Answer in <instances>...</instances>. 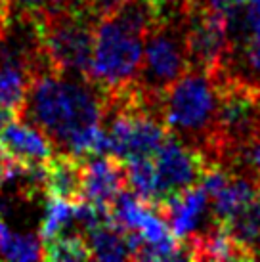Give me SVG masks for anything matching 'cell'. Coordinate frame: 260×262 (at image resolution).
Here are the masks:
<instances>
[{
  "label": "cell",
  "instance_id": "1",
  "mask_svg": "<svg viewBox=\"0 0 260 262\" xmlns=\"http://www.w3.org/2000/svg\"><path fill=\"white\" fill-rule=\"evenodd\" d=\"M103 113L105 92L88 77L46 71L33 77L17 119L35 124L65 153L80 132L103 123Z\"/></svg>",
  "mask_w": 260,
  "mask_h": 262
},
{
  "label": "cell",
  "instance_id": "2",
  "mask_svg": "<svg viewBox=\"0 0 260 262\" xmlns=\"http://www.w3.org/2000/svg\"><path fill=\"white\" fill-rule=\"evenodd\" d=\"M216 110L218 88L201 69H188L163 96V123L168 134L201 155L214 136Z\"/></svg>",
  "mask_w": 260,
  "mask_h": 262
},
{
  "label": "cell",
  "instance_id": "3",
  "mask_svg": "<svg viewBox=\"0 0 260 262\" xmlns=\"http://www.w3.org/2000/svg\"><path fill=\"white\" fill-rule=\"evenodd\" d=\"M40 46L59 73L88 77L96 19L88 12H33Z\"/></svg>",
  "mask_w": 260,
  "mask_h": 262
},
{
  "label": "cell",
  "instance_id": "4",
  "mask_svg": "<svg viewBox=\"0 0 260 262\" xmlns=\"http://www.w3.org/2000/svg\"><path fill=\"white\" fill-rule=\"evenodd\" d=\"M144 37L128 31L115 17L96 23L88 79L103 92H115L134 82L142 66Z\"/></svg>",
  "mask_w": 260,
  "mask_h": 262
},
{
  "label": "cell",
  "instance_id": "5",
  "mask_svg": "<svg viewBox=\"0 0 260 262\" xmlns=\"http://www.w3.org/2000/svg\"><path fill=\"white\" fill-rule=\"evenodd\" d=\"M189 69L186 46V14L161 23L144 38V56L136 82L145 92L163 98Z\"/></svg>",
  "mask_w": 260,
  "mask_h": 262
},
{
  "label": "cell",
  "instance_id": "6",
  "mask_svg": "<svg viewBox=\"0 0 260 262\" xmlns=\"http://www.w3.org/2000/svg\"><path fill=\"white\" fill-rule=\"evenodd\" d=\"M186 46L189 69L214 73L230 50L226 12L199 4L186 14Z\"/></svg>",
  "mask_w": 260,
  "mask_h": 262
},
{
  "label": "cell",
  "instance_id": "7",
  "mask_svg": "<svg viewBox=\"0 0 260 262\" xmlns=\"http://www.w3.org/2000/svg\"><path fill=\"white\" fill-rule=\"evenodd\" d=\"M151 159L157 174V201L197 186L207 168L201 151L182 144L170 134Z\"/></svg>",
  "mask_w": 260,
  "mask_h": 262
},
{
  "label": "cell",
  "instance_id": "8",
  "mask_svg": "<svg viewBox=\"0 0 260 262\" xmlns=\"http://www.w3.org/2000/svg\"><path fill=\"white\" fill-rule=\"evenodd\" d=\"M82 163V199L101 209H109L126 188V165L111 153L88 155Z\"/></svg>",
  "mask_w": 260,
  "mask_h": 262
},
{
  "label": "cell",
  "instance_id": "9",
  "mask_svg": "<svg viewBox=\"0 0 260 262\" xmlns=\"http://www.w3.org/2000/svg\"><path fill=\"white\" fill-rule=\"evenodd\" d=\"M0 149L27 168L46 165L56 153L50 138L23 119H14L0 130Z\"/></svg>",
  "mask_w": 260,
  "mask_h": 262
},
{
  "label": "cell",
  "instance_id": "10",
  "mask_svg": "<svg viewBox=\"0 0 260 262\" xmlns=\"http://www.w3.org/2000/svg\"><path fill=\"white\" fill-rule=\"evenodd\" d=\"M153 207L165 219L170 232L178 239L186 241L199 230V226L207 214V209H209V195L197 184L180 193L161 199Z\"/></svg>",
  "mask_w": 260,
  "mask_h": 262
},
{
  "label": "cell",
  "instance_id": "11",
  "mask_svg": "<svg viewBox=\"0 0 260 262\" xmlns=\"http://www.w3.org/2000/svg\"><path fill=\"white\" fill-rule=\"evenodd\" d=\"M44 189L69 201L82 199V163L69 153L56 151L44 167Z\"/></svg>",
  "mask_w": 260,
  "mask_h": 262
},
{
  "label": "cell",
  "instance_id": "12",
  "mask_svg": "<svg viewBox=\"0 0 260 262\" xmlns=\"http://www.w3.org/2000/svg\"><path fill=\"white\" fill-rule=\"evenodd\" d=\"M260 189L258 180L245 174H233L230 180L218 189L216 193L209 199H212V220L218 224H224L226 220L231 219L235 212L245 207L254 193Z\"/></svg>",
  "mask_w": 260,
  "mask_h": 262
},
{
  "label": "cell",
  "instance_id": "13",
  "mask_svg": "<svg viewBox=\"0 0 260 262\" xmlns=\"http://www.w3.org/2000/svg\"><path fill=\"white\" fill-rule=\"evenodd\" d=\"M86 243L94 260H126L132 258L128 233L113 222H103L86 232Z\"/></svg>",
  "mask_w": 260,
  "mask_h": 262
},
{
  "label": "cell",
  "instance_id": "14",
  "mask_svg": "<svg viewBox=\"0 0 260 262\" xmlns=\"http://www.w3.org/2000/svg\"><path fill=\"white\" fill-rule=\"evenodd\" d=\"M222 226L233 239L253 255V258H260V189L245 207H241Z\"/></svg>",
  "mask_w": 260,
  "mask_h": 262
},
{
  "label": "cell",
  "instance_id": "15",
  "mask_svg": "<svg viewBox=\"0 0 260 262\" xmlns=\"http://www.w3.org/2000/svg\"><path fill=\"white\" fill-rule=\"evenodd\" d=\"M126 165V188L134 191L142 201L155 205L157 201V174L151 157H138L124 161Z\"/></svg>",
  "mask_w": 260,
  "mask_h": 262
},
{
  "label": "cell",
  "instance_id": "16",
  "mask_svg": "<svg viewBox=\"0 0 260 262\" xmlns=\"http://www.w3.org/2000/svg\"><path fill=\"white\" fill-rule=\"evenodd\" d=\"M44 258L56 262H80L90 260V249H88L84 233H59L52 239L44 241Z\"/></svg>",
  "mask_w": 260,
  "mask_h": 262
},
{
  "label": "cell",
  "instance_id": "17",
  "mask_svg": "<svg viewBox=\"0 0 260 262\" xmlns=\"http://www.w3.org/2000/svg\"><path fill=\"white\" fill-rule=\"evenodd\" d=\"M75 205L77 201H69L63 197L52 195L44 209V219L40 222V239L48 241L63 233L75 222Z\"/></svg>",
  "mask_w": 260,
  "mask_h": 262
},
{
  "label": "cell",
  "instance_id": "18",
  "mask_svg": "<svg viewBox=\"0 0 260 262\" xmlns=\"http://www.w3.org/2000/svg\"><path fill=\"white\" fill-rule=\"evenodd\" d=\"M0 258L6 260H42L44 247L40 235L33 233H8L0 247Z\"/></svg>",
  "mask_w": 260,
  "mask_h": 262
},
{
  "label": "cell",
  "instance_id": "19",
  "mask_svg": "<svg viewBox=\"0 0 260 262\" xmlns=\"http://www.w3.org/2000/svg\"><path fill=\"white\" fill-rule=\"evenodd\" d=\"M241 19L247 40L260 37V0H249L241 4Z\"/></svg>",
  "mask_w": 260,
  "mask_h": 262
},
{
  "label": "cell",
  "instance_id": "20",
  "mask_svg": "<svg viewBox=\"0 0 260 262\" xmlns=\"http://www.w3.org/2000/svg\"><path fill=\"white\" fill-rule=\"evenodd\" d=\"M84 2H86L88 14L92 15L96 21H100V19L111 17L126 0H84Z\"/></svg>",
  "mask_w": 260,
  "mask_h": 262
},
{
  "label": "cell",
  "instance_id": "21",
  "mask_svg": "<svg viewBox=\"0 0 260 262\" xmlns=\"http://www.w3.org/2000/svg\"><path fill=\"white\" fill-rule=\"evenodd\" d=\"M10 17H12V0H0V37L10 27Z\"/></svg>",
  "mask_w": 260,
  "mask_h": 262
},
{
  "label": "cell",
  "instance_id": "22",
  "mask_svg": "<svg viewBox=\"0 0 260 262\" xmlns=\"http://www.w3.org/2000/svg\"><path fill=\"white\" fill-rule=\"evenodd\" d=\"M12 4H15L21 12L33 14V12H40L42 10L46 0H12Z\"/></svg>",
  "mask_w": 260,
  "mask_h": 262
},
{
  "label": "cell",
  "instance_id": "23",
  "mask_svg": "<svg viewBox=\"0 0 260 262\" xmlns=\"http://www.w3.org/2000/svg\"><path fill=\"white\" fill-rule=\"evenodd\" d=\"M14 119H17L15 111H12V110H8V107H2V105H0V130H2L8 123H12Z\"/></svg>",
  "mask_w": 260,
  "mask_h": 262
},
{
  "label": "cell",
  "instance_id": "24",
  "mask_svg": "<svg viewBox=\"0 0 260 262\" xmlns=\"http://www.w3.org/2000/svg\"><path fill=\"white\" fill-rule=\"evenodd\" d=\"M205 4L212 10H220V12H226L228 8L231 6V0H205Z\"/></svg>",
  "mask_w": 260,
  "mask_h": 262
},
{
  "label": "cell",
  "instance_id": "25",
  "mask_svg": "<svg viewBox=\"0 0 260 262\" xmlns=\"http://www.w3.org/2000/svg\"><path fill=\"white\" fill-rule=\"evenodd\" d=\"M8 233H10V230H8V226L4 224V219H2V212H0V247H2V243L6 241Z\"/></svg>",
  "mask_w": 260,
  "mask_h": 262
},
{
  "label": "cell",
  "instance_id": "26",
  "mask_svg": "<svg viewBox=\"0 0 260 262\" xmlns=\"http://www.w3.org/2000/svg\"><path fill=\"white\" fill-rule=\"evenodd\" d=\"M249 0H231V4H245Z\"/></svg>",
  "mask_w": 260,
  "mask_h": 262
}]
</instances>
